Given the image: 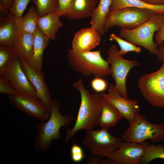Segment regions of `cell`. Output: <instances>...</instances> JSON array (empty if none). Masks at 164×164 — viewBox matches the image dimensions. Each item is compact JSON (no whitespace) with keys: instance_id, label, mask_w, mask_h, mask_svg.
<instances>
[{"instance_id":"cell-1","label":"cell","mask_w":164,"mask_h":164,"mask_svg":"<svg viewBox=\"0 0 164 164\" xmlns=\"http://www.w3.org/2000/svg\"><path fill=\"white\" fill-rule=\"evenodd\" d=\"M72 86L80 92L81 102L74 125L71 128L67 127L65 143L79 130L94 129L98 124L102 110V93H91L86 88L81 79L73 83Z\"/></svg>"},{"instance_id":"cell-2","label":"cell","mask_w":164,"mask_h":164,"mask_svg":"<svg viewBox=\"0 0 164 164\" xmlns=\"http://www.w3.org/2000/svg\"><path fill=\"white\" fill-rule=\"evenodd\" d=\"M60 107L59 102L55 99H53L49 118L46 121H40L37 124L38 132L33 146L35 151L41 153L47 152L52 141L60 139V128L70 125L73 118L69 114L62 115L60 111Z\"/></svg>"},{"instance_id":"cell-3","label":"cell","mask_w":164,"mask_h":164,"mask_svg":"<svg viewBox=\"0 0 164 164\" xmlns=\"http://www.w3.org/2000/svg\"><path fill=\"white\" fill-rule=\"evenodd\" d=\"M67 56L71 68L84 76L102 77L110 75V64L102 57L100 50L81 52L71 48Z\"/></svg>"},{"instance_id":"cell-4","label":"cell","mask_w":164,"mask_h":164,"mask_svg":"<svg viewBox=\"0 0 164 164\" xmlns=\"http://www.w3.org/2000/svg\"><path fill=\"white\" fill-rule=\"evenodd\" d=\"M161 14L154 13L147 21L132 29H121L119 36L137 46L143 47L152 55L156 56L158 45L153 41L154 33L160 28Z\"/></svg>"},{"instance_id":"cell-5","label":"cell","mask_w":164,"mask_h":164,"mask_svg":"<svg viewBox=\"0 0 164 164\" xmlns=\"http://www.w3.org/2000/svg\"><path fill=\"white\" fill-rule=\"evenodd\" d=\"M121 138L125 142H141L149 140L153 142H159L164 140V124L152 123L138 113Z\"/></svg>"},{"instance_id":"cell-6","label":"cell","mask_w":164,"mask_h":164,"mask_svg":"<svg viewBox=\"0 0 164 164\" xmlns=\"http://www.w3.org/2000/svg\"><path fill=\"white\" fill-rule=\"evenodd\" d=\"M121 138L110 134L107 129H94L87 131L82 142L94 156L109 157L120 147L122 142Z\"/></svg>"},{"instance_id":"cell-7","label":"cell","mask_w":164,"mask_h":164,"mask_svg":"<svg viewBox=\"0 0 164 164\" xmlns=\"http://www.w3.org/2000/svg\"><path fill=\"white\" fill-rule=\"evenodd\" d=\"M154 13L149 9L132 7L110 11L105 22L104 32L116 26L121 29H134L144 23Z\"/></svg>"},{"instance_id":"cell-8","label":"cell","mask_w":164,"mask_h":164,"mask_svg":"<svg viewBox=\"0 0 164 164\" xmlns=\"http://www.w3.org/2000/svg\"><path fill=\"white\" fill-rule=\"evenodd\" d=\"M156 71L141 76L138 83L144 98L152 106L164 108V61Z\"/></svg>"},{"instance_id":"cell-9","label":"cell","mask_w":164,"mask_h":164,"mask_svg":"<svg viewBox=\"0 0 164 164\" xmlns=\"http://www.w3.org/2000/svg\"><path fill=\"white\" fill-rule=\"evenodd\" d=\"M107 54L106 60L110 65V75L114 80L115 86L122 96L128 99L126 88L127 76L132 68L140 65V63L136 60L124 58L114 45L109 48Z\"/></svg>"},{"instance_id":"cell-10","label":"cell","mask_w":164,"mask_h":164,"mask_svg":"<svg viewBox=\"0 0 164 164\" xmlns=\"http://www.w3.org/2000/svg\"><path fill=\"white\" fill-rule=\"evenodd\" d=\"M0 73H2L8 79L18 94H30L38 98L35 90L22 69L17 53Z\"/></svg>"},{"instance_id":"cell-11","label":"cell","mask_w":164,"mask_h":164,"mask_svg":"<svg viewBox=\"0 0 164 164\" xmlns=\"http://www.w3.org/2000/svg\"><path fill=\"white\" fill-rule=\"evenodd\" d=\"M9 100L12 105L25 114L40 121H45L50 118V113L37 97L27 94L9 95Z\"/></svg>"},{"instance_id":"cell-12","label":"cell","mask_w":164,"mask_h":164,"mask_svg":"<svg viewBox=\"0 0 164 164\" xmlns=\"http://www.w3.org/2000/svg\"><path fill=\"white\" fill-rule=\"evenodd\" d=\"M148 145L146 141L141 142H122L119 148L108 159L115 164H139Z\"/></svg>"},{"instance_id":"cell-13","label":"cell","mask_w":164,"mask_h":164,"mask_svg":"<svg viewBox=\"0 0 164 164\" xmlns=\"http://www.w3.org/2000/svg\"><path fill=\"white\" fill-rule=\"evenodd\" d=\"M102 94L104 98L118 110L129 124L133 121L136 114L140 111L137 101L122 96L112 83L109 85L108 93Z\"/></svg>"},{"instance_id":"cell-14","label":"cell","mask_w":164,"mask_h":164,"mask_svg":"<svg viewBox=\"0 0 164 164\" xmlns=\"http://www.w3.org/2000/svg\"><path fill=\"white\" fill-rule=\"evenodd\" d=\"M18 54L22 69L35 90L39 99L51 113L53 99L51 98L44 79L43 71L42 70H38L34 69L29 65L27 60L22 56Z\"/></svg>"},{"instance_id":"cell-15","label":"cell","mask_w":164,"mask_h":164,"mask_svg":"<svg viewBox=\"0 0 164 164\" xmlns=\"http://www.w3.org/2000/svg\"><path fill=\"white\" fill-rule=\"evenodd\" d=\"M100 35L92 28L82 29L75 34L72 42V49L78 52L90 51L98 46Z\"/></svg>"},{"instance_id":"cell-16","label":"cell","mask_w":164,"mask_h":164,"mask_svg":"<svg viewBox=\"0 0 164 164\" xmlns=\"http://www.w3.org/2000/svg\"><path fill=\"white\" fill-rule=\"evenodd\" d=\"M49 39L37 27L34 33L33 51L27 60L29 65L36 70H42L43 54L48 45Z\"/></svg>"},{"instance_id":"cell-17","label":"cell","mask_w":164,"mask_h":164,"mask_svg":"<svg viewBox=\"0 0 164 164\" xmlns=\"http://www.w3.org/2000/svg\"><path fill=\"white\" fill-rule=\"evenodd\" d=\"M17 31L16 17L9 12L0 19V45L13 47Z\"/></svg>"},{"instance_id":"cell-18","label":"cell","mask_w":164,"mask_h":164,"mask_svg":"<svg viewBox=\"0 0 164 164\" xmlns=\"http://www.w3.org/2000/svg\"><path fill=\"white\" fill-rule=\"evenodd\" d=\"M98 2L97 0H73L69 11L63 16L70 20L91 17Z\"/></svg>"},{"instance_id":"cell-19","label":"cell","mask_w":164,"mask_h":164,"mask_svg":"<svg viewBox=\"0 0 164 164\" xmlns=\"http://www.w3.org/2000/svg\"><path fill=\"white\" fill-rule=\"evenodd\" d=\"M60 16L56 12H53L38 18V28L50 39H55L58 30L63 25Z\"/></svg>"},{"instance_id":"cell-20","label":"cell","mask_w":164,"mask_h":164,"mask_svg":"<svg viewBox=\"0 0 164 164\" xmlns=\"http://www.w3.org/2000/svg\"><path fill=\"white\" fill-rule=\"evenodd\" d=\"M101 102L102 110L98 125L101 128L107 129L115 125L123 117L112 104L104 98L103 95Z\"/></svg>"},{"instance_id":"cell-21","label":"cell","mask_w":164,"mask_h":164,"mask_svg":"<svg viewBox=\"0 0 164 164\" xmlns=\"http://www.w3.org/2000/svg\"><path fill=\"white\" fill-rule=\"evenodd\" d=\"M34 40V33L18 29L13 47L26 60L32 54Z\"/></svg>"},{"instance_id":"cell-22","label":"cell","mask_w":164,"mask_h":164,"mask_svg":"<svg viewBox=\"0 0 164 164\" xmlns=\"http://www.w3.org/2000/svg\"><path fill=\"white\" fill-rule=\"evenodd\" d=\"M111 3V0H100L94 12L91 17V27L96 30L100 35L105 34L104 25L110 12Z\"/></svg>"},{"instance_id":"cell-23","label":"cell","mask_w":164,"mask_h":164,"mask_svg":"<svg viewBox=\"0 0 164 164\" xmlns=\"http://www.w3.org/2000/svg\"><path fill=\"white\" fill-rule=\"evenodd\" d=\"M110 11L122 8L132 7L147 9L154 13L162 14L164 12V5H153L148 4L141 0H111Z\"/></svg>"},{"instance_id":"cell-24","label":"cell","mask_w":164,"mask_h":164,"mask_svg":"<svg viewBox=\"0 0 164 164\" xmlns=\"http://www.w3.org/2000/svg\"><path fill=\"white\" fill-rule=\"evenodd\" d=\"M38 18L35 6L31 5L24 16L16 17L18 29L34 33L37 27Z\"/></svg>"},{"instance_id":"cell-25","label":"cell","mask_w":164,"mask_h":164,"mask_svg":"<svg viewBox=\"0 0 164 164\" xmlns=\"http://www.w3.org/2000/svg\"><path fill=\"white\" fill-rule=\"evenodd\" d=\"M157 159H164V145L161 144L149 145L140 164H148Z\"/></svg>"},{"instance_id":"cell-26","label":"cell","mask_w":164,"mask_h":164,"mask_svg":"<svg viewBox=\"0 0 164 164\" xmlns=\"http://www.w3.org/2000/svg\"><path fill=\"white\" fill-rule=\"evenodd\" d=\"M109 39L111 41H115L118 43L120 47L118 52L120 54L123 56L126 55L129 52H135L139 53L141 51L142 49L140 46H137L132 43L117 36L114 33L111 34Z\"/></svg>"},{"instance_id":"cell-27","label":"cell","mask_w":164,"mask_h":164,"mask_svg":"<svg viewBox=\"0 0 164 164\" xmlns=\"http://www.w3.org/2000/svg\"><path fill=\"white\" fill-rule=\"evenodd\" d=\"M37 10L39 17L56 12L57 0H32Z\"/></svg>"},{"instance_id":"cell-28","label":"cell","mask_w":164,"mask_h":164,"mask_svg":"<svg viewBox=\"0 0 164 164\" xmlns=\"http://www.w3.org/2000/svg\"><path fill=\"white\" fill-rule=\"evenodd\" d=\"M16 53L14 47L0 46V72L3 70Z\"/></svg>"},{"instance_id":"cell-29","label":"cell","mask_w":164,"mask_h":164,"mask_svg":"<svg viewBox=\"0 0 164 164\" xmlns=\"http://www.w3.org/2000/svg\"><path fill=\"white\" fill-rule=\"evenodd\" d=\"M32 0H13L9 12L16 17H20L29 3Z\"/></svg>"},{"instance_id":"cell-30","label":"cell","mask_w":164,"mask_h":164,"mask_svg":"<svg viewBox=\"0 0 164 164\" xmlns=\"http://www.w3.org/2000/svg\"><path fill=\"white\" fill-rule=\"evenodd\" d=\"M0 93L8 95L18 94L8 79L2 73H0Z\"/></svg>"},{"instance_id":"cell-31","label":"cell","mask_w":164,"mask_h":164,"mask_svg":"<svg viewBox=\"0 0 164 164\" xmlns=\"http://www.w3.org/2000/svg\"><path fill=\"white\" fill-rule=\"evenodd\" d=\"M73 145L71 148V158L72 161L76 163L81 161L85 157L82 148L76 144L72 139Z\"/></svg>"},{"instance_id":"cell-32","label":"cell","mask_w":164,"mask_h":164,"mask_svg":"<svg viewBox=\"0 0 164 164\" xmlns=\"http://www.w3.org/2000/svg\"><path fill=\"white\" fill-rule=\"evenodd\" d=\"M91 85L93 90L97 93L104 91L108 87L107 81L101 77H94L91 81Z\"/></svg>"},{"instance_id":"cell-33","label":"cell","mask_w":164,"mask_h":164,"mask_svg":"<svg viewBox=\"0 0 164 164\" xmlns=\"http://www.w3.org/2000/svg\"><path fill=\"white\" fill-rule=\"evenodd\" d=\"M73 0H57L56 12L63 16L69 11Z\"/></svg>"},{"instance_id":"cell-34","label":"cell","mask_w":164,"mask_h":164,"mask_svg":"<svg viewBox=\"0 0 164 164\" xmlns=\"http://www.w3.org/2000/svg\"><path fill=\"white\" fill-rule=\"evenodd\" d=\"M161 25L160 28L156 32L155 41L159 46L164 40V12L161 14Z\"/></svg>"},{"instance_id":"cell-35","label":"cell","mask_w":164,"mask_h":164,"mask_svg":"<svg viewBox=\"0 0 164 164\" xmlns=\"http://www.w3.org/2000/svg\"><path fill=\"white\" fill-rule=\"evenodd\" d=\"M94 156L93 158H89L87 161L88 164H114V162L108 159H103Z\"/></svg>"},{"instance_id":"cell-36","label":"cell","mask_w":164,"mask_h":164,"mask_svg":"<svg viewBox=\"0 0 164 164\" xmlns=\"http://www.w3.org/2000/svg\"><path fill=\"white\" fill-rule=\"evenodd\" d=\"M156 56L158 60L161 62L164 61V40L158 46Z\"/></svg>"},{"instance_id":"cell-37","label":"cell","mask_w":164,"mask_h":164,"mask_svg":"<svg viewBox=\"0 0 164 164\" xmlns=\"http://www.w3.org/2000/svg\"><path fill=\"white\" fill-rule=\"evenodd\" d=\"M13 0H0V5L5 9L9 10L12 3Z\"/></svg>"},{"instance_id":"cell-38","label":"cell","mask_w":164,"mask_h":164,"mask_svg":"<svg viewBox=\"0 0 164 164\" xmlns=\"http://www.w3.org/2000/svg\"><path fill=\"white\" fill-rule=\"evenodd\" d=\"M148 4L153 5H164V0H141Z\"/></svg>"},{"instance_id":"cell-39","label":"cell","mask_w":164,"mask_h":164,"mask_svg":"<svg viewBox=\"0 0 164 164\" xmlns=\"http://www.w3.org/2000/svg\"><path fill=\"white\" fill-rule=\"evenodd\" d=\"M0 19L5 16L9 12L8 10L5 9L1 5H0Z\"/></svg>"}]
</instances>
